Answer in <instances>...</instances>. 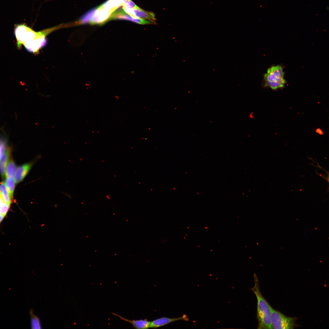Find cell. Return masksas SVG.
<instances>
[{"label": "cell", "mask_w": 329, "mask_h": 329, "mask_svg": "<svg viewBox=\"0 0 329 329\" xmlns=\"http://www.w3.org/2000/svg\"><path fill=\"white\" fill-rule=\"evenodd\" d=\"M5 183L10 195L12 198L15 187V180L13 178H6Z\"/></svg>", "instance_id": "17"}, {"label": "cell", "mask_w": 329, "mask_h": 329, "mask_svg": "<svg viewBox=\"0 0 329 329\" xmlns=\"http://www.w3.org/2000/svg\"><path fill=\"white\" fill-rule=\"evenodd\" d=\"M112 314L119 318L121 320L131 324L133 327L136 329H145L150 327V321H148L147 319L140 320H129L115 313H112Z\"/></svg>", "instance_id": "9"}, {"label": "cell", "mask_w": 329, "mask_h": 329, "mask_svg": "<svg viewBox=\"0 0 329 329\" xmlns=\"http://www.w3.org/2000/svg\"><path fill=\"white\" fill-rule=\"evenodd\" d=\"M30 323L31 328L41 329V326L39 318L34 315L32 310L30 311Z\"/></svg>", "instance_id": "16"}, {"label": "cell", "mask_w": 329, "mask_h": 329, "mask_svg": "<svg viewBox=\"0 0 329 329\" xmlns=\"http://www.w3.org/2000/svg\"><path fill=\"white\" fill-rule=\"evenodd\" d=\"M0 195L4 202L10 204L12 197L10 195L5 183L3 182L0 184Z\"/></svg>", "instance_id": "13"}, {"label": "cell", "mask_w": 329, "mask_h": 329, "mask_svg": "<svg viewBox=\"0 0 329 329\" xmlns=\"http://www.w3.org/2000/svg\"><path fill=\"white\" fill-rule=\"evenodd\" d=\"M10 148L9 147L0 159V173L2 177L5 174L6 168L10 156Z\"/></svg>", "instance_id": "12"}, {"label": "cell", "mask_w": 329, "mask_h": 329, "mask_svg": "<svg viewBox=\"0 0 329 329\" xmlns=\"http://www.w3.org/2000/svg\"><path fill=\"white\" fill-rule=\"evenodd\" d=\"M5 216V215L0 214V224L2 222Z\"/></svg>", "instance_id": "20"}, {"label": "cell", "mask_w": 329, "mask_h": 329, "mask_svg": "<svg viewBox=\"0 0 329 329\" xmlns=\"http://www.w3.org/2000/svg\"><path fill=\"white\" fill-rule=\"evenodd\" d=\"M189 320L188 316L185 314L183 315L181 317L177 318H169L163 317L151 321L150 327L156 328L175 321L181 320L187 321Z\"/></svg>", "instance_id": "7"}, {"label": "cell", "mask_w": 329, "mask_h": 329, "mask_svg": "<svg viewBox=\"0 0 329 329\" xmlns=\"http://www.w3.org/2000/svg\"><path fill=\"white\" fill-rule=\"evenodd\" d=\"M122 3L123 0H108L100 6L104 9L114 12L122 6Z\"/></svg>", "instance_id": "11"}, {"label": "cell", "mask_w": 329, "mask_h": 329, "mask_svg": "<svg viewBox=\"0 0 329 329\" xmlns=\"http://www.w3.org/2000/svg\"><path fill=\"white\" fill-rule=\"evenodd\" d=\"M253 277L254 286L250 289L254 293L257 299V328L273 329L271 321L270 304L262 295L260 290L259 280L255 273L254 274Z\"/></svg>", "instance_id": "1"}, {"label": "cell", "mask_w": 329, "mask_h": 329, "mask_svg": "<svg viewBox=\"0 0 329 329\" xmlns=\"http://www.w3.org/2000/svg\"><path fill=\"white\" fill-rule=\"evenodd\" d=\"M34 162L26 163L18 167L16 169L14 180L16 183L21 181L25 177L31 168Z\"/></svg>", "instance_id": "8"}, {"label": "cell", "mask_w": 329, "mask_h": 329, "mask_svg": "<svg viewBox=\"0 0 329 329\" xmlns=\"http://www.w3.org/2000/svg\"><path fill=\"white\" fill-rule=\"evenodd\" d=\"M128 15L123 11L122 8V9H120L117 11L116 10L113 12L110 17L108 20L113 19H124L129 20L140 24H153L150 21L139 17L136 18H133Z\"/></svg>", "instance_id": "6"}, {"label": "cell", "mask_w": 329, "mask_h": 329, "mask_svg": "<svg viewBox=\"0 0 329 329\" xmlns=\"http://www.w3.org/2000/svg\"><path fill=\"white\" fill-rule=\"evenodd\" d=\"M133 9L136 16L150 21L153 24H156V18L154 12L145 11L138 6Z\"/></svg>", "instance_id": "10"}, {"label": "cell", "mask_w": 329, "mask_h": 329, "mask_svg": "<svg viewBox=\"0 0 329 329\" xmlns=\"http://www.w3.org/2000/svg\"><path fill=\"white\" fill-rule=\"evenodd\" d=\"M269 308L273 329H292L298 326L297 318L286 316L274 309L270 305Z\"/></svg>", "instance_id": "3"}, {"label": "cell", "mask_w": 329, "mask_h": 329, "mask_svg": "<svg viewBox=\"0 0 329 329\" xmlns=\"http://www.w3.org/2000/svg\"><path fill=\"white\" fill-rule=\"evenodd\" d=\"M284 73L280 65L271 66L264 76V86L274 90L283 88L285 83Z\"/></svg>", "instance_id": "2"}, {"label": "cell", "mask_w": 329, "mask_h": 329, "mask_svg": "<svg viewBox=\"0 0 329 329\" xmlns=\"http://www.w3.org/2000/svg\"><path fill=\"white\" fill-rule=\"evenodd\" d=\"M96 9V8L93 9L87 13L82 18L81 22L83 23H90L94 13Z\"/></svg>", "instance_id": "18"}, {"label": "cell", "mask_w": 329, "mask_h": 329, "mask_svg": "<svg viewBox=\"0 0 329 329\" xmlns=\"http://www.w3.org/2000/svg\"><path fill=\"white\" fill-rule=\"evenodd\" d=\"M45 34L44 33L39 32L36 37L25 42L23 45L28 51L33 53H37L40 48L46 44L47 39Z\"/></svg>", "instance_id": "4"}, {"label": "cell", "mask_w": 329, "mask_h": 329, "mask_svg": "<svg viewBox=\"0 0 329 329\" xmlns=\"http://www.w3.org/2000/svg\"><path fill=\"white\" fill-rule=\"evenodd\" d=\"M8 143L7 136L5 134L0 133V159L7 150L9 148Z\"/></svg>", "instance_id": "15"}, {"label": "cell", "mask_w": 329, "mask_h": 329, "mask_svg": "<svg viewBox=\"0 0 329 329\" xmlns=\"http://www.w3.org/2000/svg\"><path fill=\"white\" fill-rule=\"evenodd\" d=\"M122 6L130 9H133L137 6L131 0H123Z\"/></svg>", "instance_id": "19"}, {"label": "cell", "mask_w": 329, "mask_h": 329, "mask_svg": "<svg viewBox=\"0 0 329 329\" xmlns=\"http://www.w3.org/2000/svg\"><path fill=\"white\" fill-rule=\"evenodd\" d=\"M16 170V165L12 160H10L8 162L6 168L5 175L6 178H13Z\"/></svg>", "instance_id": "14"}, {"label": "cell", "mask_w": 329, "mask_h": 329, "mask_svg": "<svg viewBox=\"0 0 329 329\" xmlns=\"http://www.w3.org/2000/svg\"><path fill=\"white\" fill-rule=\"evenodd\" d=\"M4 202L3 201L1 196L0 195V207H1V205Z\"/></svg>", "instance_id": "21"}, {"label": "cell", "mask_w": 329, "mask_h": 329, "mask_svg": "<svg viewBox=\"0 0 329 329\" xmlns=\"http://www.w3.org/2000/svg\"><path fill=\"white\" fill-rule=\"evenodd\" d=\"M113 12L111 11L104 9L100 5L96 8L90 23L92 25L103 24L109 20Z\"/></svg>", "instance_id": "5"}]
</instances>
